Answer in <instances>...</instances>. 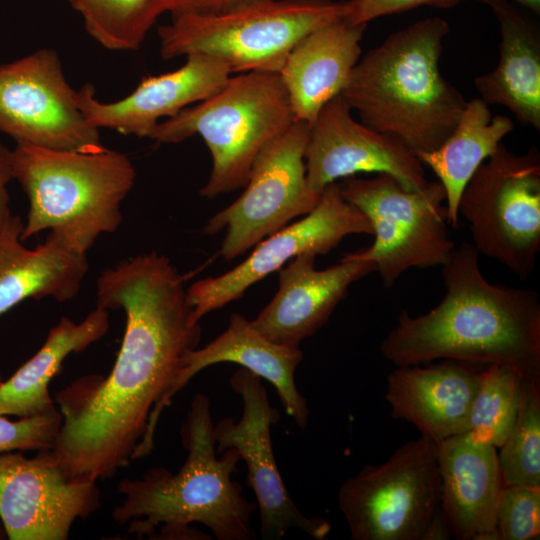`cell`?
I'll return each instance as SVG.
<instances>
[{
    "instance_id": "obj_1",
    "label": "cell",
    "mask_w": 540,
    "mask_h": 540,
    "mask_svg": "<svg viewBox=\"0 0 540 540\" xmlns=\"http://www.w3.org/2000/svg\"><path fill=\"white\" fill-rule=\"evenodd\" d=\"M96 306L125 312L121 347L107 376H82L57 392L62 423L50 450L70 477L99 481L153 450L169 392L202 330L183 277L155 251L105 269Z\"/></svg>"
},
{
    "instance_id": "obj_2",
    "label": "cell",
    "mask_w": 540,
    "mask_h": 540,
    "mask_svg": "<svg viewBox=\"0 0 540 540\" xmlns=\"http://www.w3.org/2000/svg\"><path fill=\"white\" fill-rule=\"evenodd\" d=\"M473 244L456 246L442 265L446 293L425 314L403 310L381 343L396 367L434 360L495 364L540 381V301L531 289L490 283Z\"/></svg>"
},
{
    "instance_id": "obj_3",
    "label": "cell",
    "mask_w": 540,
    "mask_h": 540,
    "mask_svg": "<svg viewBox=\"0 0 540 540\" xmlns=\"http://www.w3.org/2000/svg\"><path fill=\"white\" fill-rule=\"evenodd\" d=\"M210 399L196 394L181 425V441L187 457L172 472L158 466L140 478H125L117 486L120 502L112 510L113 521L137 539L211 540L191 527L200 523L217 540H251L257 504L243 495L232 476L241 461L227 449L217 457Z\"/></svg>"
},
{
    "instance_id": "obj_4",
    "label": "cell",
    "mask_w": 540,
    "mask_h": 540,
    "mask_svg": "<svg viewBox=\"0 0 540 540\" xmlns=\"http://www.w3.org/2000/svg\"><path fill=\"white\" fill-rule=\"evenodd\" d=\"M449 32L445 19L428 17L390 34L358 61L341 93L363 124L416 157L448 138L467 103L440 70Z\"/></svg>"
},
{
    "instance_id": "obj_5",
    "label": "cell",
    "mask_w": 540,
    "mask_h": 540,
    "mask_svg": "<svg viewBox=\"0 0 540 540\" xmlns=\"http://www.w3.org/2000/svg\"><path fill=\"white\" fill-rule=\"evenodd\" d=\"M11 162L13 180L29 203L22 241L48 230L87 254L100 236L121 225V205L136 178L125 154L106 147L77 152L16 143Z\"/></svg>"
},
{
    "instance_id": "obj_6",
    "label": "cell",
    "mask_w": 540,
    "mask_h": 540,
    "mask_svg": "<svg viewBox=\"0 0 540 540\" xmlns=\"http://www.w3.org/2000/svg\"><path fill=\"white\" fill-rule=\"evenodd\" d=\"M295 121L279 73L230 76L213 95L159 122L149 139L178 143L199 135L212 157L200 195L213 198L245 187L260 151Z\"/></svg>"
},
{
    "instance_id": "obj_7",
    "label": "cell",
    "mask_w": 540,
    "mask_h": 540,
    "mask_svg": "<svg viewBox=\"0 0 540 540\" xmlns=\"http://www.w3.org/2000/svg\"><path fill=\"white\" fill-rule=\"evenodd\" d=\"M342 13V1L267 0L173 15L158 28L160 52L165 60L204 54L226 64L231 73H279L299 40Z\"/></svg>"
},
{
    "instance_id": "obj_8",
    "label": "cell",
    "mask_w": 540,
    "mask_h": 540,
    "mask_svg": "<svg viewBox=\"0 0 540 540\" xmlns=\"http://www.w3.org/2000/svg\"><path fill=\"white\" fill-rule=\"evenodd\" d=\"M338 506L353 540H447L437 443L420 435L345 480Z\"/></svg>"
},
{
    "instance_id": "obj_9",
    "label": "cell",
    "mask_w": 540,
    "mask_h": 540,
    "mask_svg": "<svg viewBox=\"0 0 540 540\" xmlns=\"http://www.w3.org/2000/svg\"><path fill=\"white\" fill-rule=\"evenodd\" d=\"M338 184L342 197L368 218L374 235L370 247L344 257L374 263L384 287L393 286L410 268L442 266L449 259L456 245L448 233L446 195L439 181L408 190L378 173Z\"/></svg>"
},
{
    "instance_id": "obj_10",
    "label": "cell",
    "mask_w": 540,
    "mask_h": 540,
    "mask_svg": "<svg viewBox=\"0 0 540 540\" xmlns=\"http://www.w3.org/2000/svg\"><path fill=\"white\" fill-rule=\"evenodd\" d=\"M473 246L521 281L533 272L540 250V155L503 143L474 172L459 199Z\"/></svg>"
},
{
    "instance_id": "obj_11",
    "label": "cell",
    "mask_w": 540,
    "mask_h": 540,
    "mask_svg": "<svg viewBox=\"0 0 540 540\" xmlns=\"http://www.w3.org/2000/svg\"><path fill=\"white\" fill-rule=\"evenodd\" d=\"M310 126L294 121L256 157L243 193L205 223L206 235L225 231L220 255L232 260L295 218L311 212L321 194L306 180L305 149Z\"/></svg>"
},
{
    "instance_id": "obj_12",
    "label": "cell",
    "mask_w": 540,
    "mask_h": 540,
    "mask_svg": "<svg viewBox=\"0 0 540 540\" xmlns=\"http://www.w3.org/2000/svg\"><path fill=\"white\" fill-rule=\"evenodd\" d=\"M0 132L52 150L105 148L78 108L57 52L46 48L0 66Z\"/></svg>"
},
{
    "instance_id": "obj_13",
    "label": "cell",
    "mask_w": 540,
    "mask_h": 540,
    "mask_svg": "<svg viewBox=\"0 0 540 540\" xmlns=\"http://www.w3.org/2000/svg\"><path fill=\"white\" fill-rule=\"evenodd\" d=\"M262 379L239 367L230 386L241 397L242 416L238 421L225 417L214 425L217 454L235 449L247 467L246 483L253 490L260 514V535L264 540H279L290 530L299 529L316 540H324L330 523L308 517L296 506L283 482L275 461L271 428L280 416L271 406Z\"/></svg>"
},
{
    "instance_id": "obj_14",
    "label": "cell",
    "mask_w": 540,
    "mask_h": 540,
    "mask_svg": "<svg viewBox=\"0 0 540 540\" xmlns=\"http://www.w3.org/2000/svg\"><path fill=\"white\" fill-rule=\"evenodd\" d=\"M101 507L97 480L70 477L51 450L0 454V521L10 540H66Z\"/></svg>"
},
{
    "instance_id": "obj_15",
    "label": "cell",
    "mask_w": 540,
    "mask_h": 540,
    "mask_svg": "<svg viewBox=\"0 0 540 540\" xmlns=\"http://www.w3.org/2000/svg\"><path fill=\"white\" fill-rule=\"evenodd\" d=\"M373 235L368 218L340 193L337 182L327 185L315 208L302 219L271 234L239 265L194 282L187 298L198 321L208 313L241 298L245 291L280 270L297 255H325L348 235Z\"/></svg>"
},
{
    "instance_id": "obj_16",
    "label": "cell",
    "mask_w": 540,
    "mask_h": 540,
    "mask_svg": "<svg viewBox=\"0 0 540 540\" xmlns=\"http://www.w3.org/2000/svg\"><path fill=\"white\" fill-rule=\"evenodd\" d=\"M341 95L326 103L310 125L305 149L306 180L314 192L339 178L361 172L385 173L408 190H420L429 180L420 160L394 138L351 115Z\"/></svg>"
},
{
    "instance_id": "obj_17",
    "label": "cell",
    "mask_w": 540,
    "mask_h": 540,
    "mask_svg": "<svg viewBox=\"0 0 540 540\" xmlns=\"http://www.w3.org/2000/svg\"><path fill=\"white\" fill-rule=\"evenodd\" d=\"M178 69L143 77L125 98L104 103L95 97L94 86L83 84L76 103L94 127L109 128L124 135L149 138L163 117H173L190 104L217 92L231 76L223 62L204 55L189 54Z\"/></svg>"
},
{
    "instance_id": "obj_18",
    "label": "cell",
    "mask_w": 540,
    "mask_h": 540,
    "mask_svg": "<svg viewBox=\"0 0 540 540\" xmlns=\"http://www.w3.org/2000/svg\"><path fill=\"white\" fill-rule=\"evenodd\" d=\"M315 259L303 253L283 266L276 294L251 320L269 340L299 346L328 321L350 285L376 269L372 262L343 256L339 263L318 270Z\"/></svg>"
},
{
    "instance_id": "obj_19",
    "label": "cell",
    "mask_w": 540,
    "mask_h": 540,
    "mask_svg": "<svg viewBox=\"0 0 540 540\" xmlns=\"http://www.w3.org/2000/svg\"><path fill=\"white\" fill-rule=\"evenodd\" d=\"M478 364L444 359L427 366H398L387 377L391 416L415 426L436 443L469 428L478 387Z\"/></svg>"
},
{
    "instance_id": "obj_20",
    "label": "cell",
    "mask_w": 540,
    "mask_h": 540,
    "mask_svg": "<svg viewBox=\"0 0 540 540\" xmlns=\"http://www.w3.org/2000/svg\"><path fill=\"white\" fill-rule=\"evenodd\" d=\"M437 457L442 515L451 538L497 540L503 486L497 448L463 433L438 442Z\"/></svg>"
},
{
    "instance_id": "obj_21",
    "label": "cell",
    "mask_w": 540,
    "mask_h": 540,
    "mask_svg": "<svg viewBox=\"0 0 540 540\" xmlns=\"http://www.w3.org/2000/svg\"><path fill=\"white\" fill-rule=\"evenodd\" d=\"M366 26L341 16L306 34L289 52L279 75L295 121L310 126L341 95L359 61Z\"/></svg>"
},
{
    "instance_id": "obj_22",
    "label": "cell",
    "mask_w": 540,
    "mask_h": 540,
    "mask_svg": "<svg viewBox=\"0 0 540 540\" xmlns=\"http://www.w3.org/2000/svg\"><path fill=\"white\" fill-rule=\"evenodd\" d=\"M302 360L299 346L273 342L260 334L251 320L233 313L220 335L186 355L169 392V401L203 369L231 362L272 384L287 414L298 427L304 428L308 423L309 409L306 398L295 383V371Z\"/></svg>"
},
{
    "instance_id": "obj_23",
    "label": "cell",
    "mask_w": 540,
    "mask_h": 540,
    "mask_svg": "<svg viewBox=\"0 0 540 540\" xmlns=\"http://www.w3.org/2000/svg\"><path fill=\"white\" fill-rule=\"evenodd\" d=\"M24 222L12 215L0 232V317L27 299H73L88 272L87 254L49 233L30 249L23 245Z\"/></svg>"
},
{
    "instance_id": "obj_24",
    "label": "cell",
    "mask_w": 540,
    "mask_h": 540,
    "mask_svg": "<svg viewBox=\"0 0 540 540\" xmlns=\"http://www.w3.org/2000/svg\"><path fill=\"white\" fill-rule=\"evenodd\" d=\"M489 5L499 23V63L474 79L480 98L509 109L517 120L540 131V33L508 0Z\"/></svg>"
},
{
    "instance_id": "obj_25",
    "label": "cell",
    "mask_w": 540,
    "mask_h": 540,
    "mask_svg": "<svg viewBox=\"0 0 540 540\" xmlns=\"http://www.w3.org/2000/svg\"><path fill=\"white\" fill-rule=\"evenodd\" d=\"M110 327L109 311L97 307L80 322L63 316L40 349L0 383V415L32 417L57 408L49 384L72 353H81L103 338Z\"/></svg>"
},
{
    "instance_id": "obj_26",
    "label": "cell",
    "mask_w": 540,
    "mask_h": 540,
    "mask_svg": "<svg viewBox=\"0 0 540 540\" xmlns=\"http://www.w3.org/2000/svg\"><path fill=\"white\" fill-rule=\"evenodd\" d=\"M513 128L509 117L493 116L486 102L480 97L473 98L467 101L448 138L434 151L417 156L444 188L447 223L451 227L459 225L458 203L466 184Z\"/></svg>"
},
{
    "instance_id": "obj_27",
    "label": "cell",
    "mask_w": 540,
    "mask_h": 540,
    "mask_svg": "<svg viewBox=\"0 0 540 540\" xmlns=\"http://www.w3.org/2000/svg\"><path fill=\"white\" fill-rule=\"evenodd\" d=\"M87 33L112 51L140 48L156 19L170 12L168 0H69Z\"/></svg>"
},
{
    "instance_id": "obj_28",
    "label": "cell",
    "mask_w": 540,
    "mask_h": 540,
    "mask_svg": "<svg viewBox=\"0 0 540 540\" xmlns=\"http://www.w3.org/2000/svg\"><path fill=\"white\" fill-rule=\"evenodd\" d=\"M522 382L516 371L504 366L490 364L481 369L466 433L498 449L516 421Z\"/></svg>"
},
{
    "instance_id": "obj_29",
    "label": "cell",
    "mask_w": 540,
    "mask_h": 540,
    "mask_svg": "<svg viewBox=\"0 0 540 540\" xmlns=\"http://www.w3.org/2000/svg\"><path fill=\"white\" fill-rule=\"evenodd\" d=\"M498 450L503 486H540V381L523 379L516 421Z\"/></svg>"
},
{
    "instance_id": "obj_30",
    "label": "cell",
    "mask_w": 540,
    "mask_h": 540,
    "mask_svg": "<svg viewBox=\"0 0 540 540\" xmlns=\"http://www.w3.org/2000/svg\"><path fill=\"white\" fill-rule=\"evenodd\" d=\"M497 540L540 538V486H502L496 510Z\"/></svg>"
},
{
    "instance_id": "obj_31",
    "label": "cell",
    "mask_w": 540,
    "mask_h": 540,
    "mask_svg": "<svg viewBox=\"0 0 540 540\" xmlns=\"http://www.w3.org/2000/svg\"><path fill=\"white\" fill-rule=\"evenodd\" d=\"M62 423L59 410L11 421L0 415V454L52 449Z\"/></svg>"
},
{
    "instance_id": "obj_32",
    "label": "cell",
    "mask_w": 540,
    "mask_h": 540,
    "mask_svg": "<svg viewBox=\"0 0 540 540\" xmlns=\"http://www.w3.org/2000/svg\"><path fill=\"white\" fill-rule=\"evenodd\" d=\"M462 1L464 0H346L342 1V17L355 24H367L373 19L423 5L449 8Z\"/></svg>"
},
{
    "instance_id": "obj_33",
    "label": "cell",
    "mask_w": 540,
    "mask_h": 540,
    "mask_svg": "<svg viewBox=\"0 0 540 540\" xmlns=\"http://www.w3.org/2000/svg\"><path fill=\"white\" fill-rule=\"evenodd\" d=\"M13 180L11 150L0 142V232L5 228L12 213L9 207L8 184Z\"/></svg>"
},
{
    "instance_id": "obj_34",
    "label": "cell",
    "mask_w": 540,
    "mask_h": 540,
    "mask_svg": "<svg viewBox=\"0 0 540 540\" xmlns=\"http://www.w3.org/2000/svg\"><path fill=\"white\" fill-rule=\"evenodd\" d=\"M173 15L185 13L213 12L218 8L220 0H168Z\"/></svg>"
},
{
    "instance_id": "obj_35",
    "label": "cell",
    "mask_w": 540,
    "mask_h": 540,
    "mask_svg": "<svg viewBox=\"0 0 540 540\" xmlns=\"http://www.w3.org/2000/svg\"><path fill=\"white\" fill-rule=\"evenodd\" d=\"M262 1H267V0H220L216 11L227 10V9L236 8V7L253 4L257 2H262Z\"/></svg>"
},
{
    "instance_id": "obj_36",
    "label": "cell",
    "mask_w": 540,
    "mask_h": 540,
    "mask_svg": "<svg viewBox=\"0 0 540 540\" xmlns=\"http://www.w3.org/2000/svg\"><path fill=\"white\" fill-rule=\"evenodd\" d=\"M478 1L488 4L489 2L494 1V0H478ZM514 1L518 2L519 4L523 5L524 7L532 10L533 12L537 14L540 13V0H514Z\"/></svg>"
},
{
    "instance_id": "obj_37",
    "label": "cell",
    "mask_w": 540,
    "mask_h": 540,
    "mask_svg": "<svg viewBox=\"0 0 540 540\" xmlns=\"http://www.w3.org/2000/svg\"><path fill=\"white\" fill-rule=\"evenodd\" d=\"M6 538V534H5V531H4V528L1 524V521H0V540H3Z\"/></svg>"
},
{
    "instance_id": "obj_38",
    "label": "cell",
    "mask_w": 540,
    "mask_h": 540,
    "mask_svg": "<svg viewBox=\"0 0 540 540\" xmlns=\"http://www.w3.org/2000/svg\"><path fill=\"white\" fill-rule=\"evenodd\" d=\"M3 381V377L2 375L0 374V383Z\"/></svg>"
}]
</instances>
